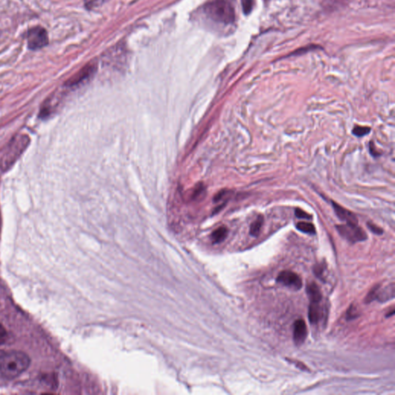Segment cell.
Listing matches in <instances>:
<instances>
[{"label": "cell", "mask_w": 395, "mask_h": 395, "mask_svg": "<svg viewBox=\"0 0 395 395\" xmlns=\"http://www.w3.org/2000/svg\"><path fill=\"white\" fill-rule=\"evenodd\" d=\"M105 1V0H85V5L87 7L91 9V8L96 7L100 4L103 3Z\"/></svg>", "instance_id": "22"}, {"label": "cell", "mask_w": 395, "mask_h": 395, "mask_svg": "<svg viewBox=\"0 0 395 395\" xmlns=\"http://www.w3.org/2000/svg\"><path fill=\"white\" fill-rule=\"evenodd\" d=\"M30 143V137L26 134H17L12 139L0 159V168L2 172H7L13 167Z\"/></svg>", "instance_id": "2"}, {"label": "cell", "mask_w": 395, "mask_h": 395, "mask_svg": "<svg viewBox=\"0 0 395 395\" xmlns=\"http://www.w3.org/2000/svg\"><path fill=\"white\" fill-rule=\"evenodd\" d=\"M370 152L374 157L379 156L380 155V153L377 151L376 147H375V144L372 142H370Z\"/></svg>", "instance_id": "24"}, {"label": "cell", "mask_w": 395, "mask_h": 395, "mask_svg": "<svg viewBox=\"0 0 395 395\" xmlns=\"http://www.w3.org/2000/svg\"><path fill=\"white\" fill-rule=\"evenodd\" d=\"M380 287L377 291L375 300L384 303L394 298V296H395V286H394V284L388 286V287H385L382 289H380Z\"/></svg>", "instance_id": "11"}, {"label": "cell", "mask_w": 395, "mask_h": 395, "mask_svg": "<svg viewBox=\"0 0 395 395\" xmlns=\"http://www.w3.org/2000/svg\"><path fill=\"white\" fill-rule=\"evenodd\" d=\"M313 272L319 279L323 280V274H324V267L321 264L316 265L314 268H313Z\"/></svg>", "instance_id": "19"}, {"label": "cell", "mask_w": 395, "mask_h": 395, "mask_svg": "<svg viewBox=\"0 0 395 395\" xmlns=\"http://www.w3.org/2000/svg\"><path fill=\"white\" fill-rule=\"evenodd\" d=\"M307 337V328L304 320L299 319L295 321L293 329V341L296 346H300L305 342Z\"/></svg>", "instance_id": "8"}, {"label": "cell", "mask_w": 395, "mask_h": 395, "mask_svg": "<svg viewBox=\"0 0 395 395\" xmlns=\"http://www.w3.org/2000/svg\"><path fill=\"white\" fill-rule=\"evenodd\" d=\"M209 19L222 24H231L235 21V10L227 0H213L204 7Z\"/></svg>", "instance_id": "3"}, {"label": "cell", "mask_w": 395, "mask_h": 395, "mask_svg": "<svg viewBox=\"0 0 395 395\" xmlns=\"http://www.w3.org/2000/svg\"><path fill=\"white\" fill-rule=\"evenodd\" d=\"M367 227L371 230L372 233H375L376 235H381L383 234V230L381 228L378 227V226H376L375 224L372 223V222H367Z\"/></svg>", "instance_id": "21"}, {"label": "cell", "mask_w": 395, "mask_h": 395, "mask_svg": "<svg viewBox=\"0 0 395 395\" xmlns=\"http://www.w3.org/2000/svg\"><path fill=\"white\" fill-rule=\"evenodd\" d=\"M358 317V313H356V309L354 308V305H351L347 310V320H352V319L356 318Z\"/></svg>", "instance_id": "23"}, {"label": "cell", "mask_w": 395, "mask_h": 395, "mask_svg": "<svg viewBox=\"0 0 395 395\" xmlns=\"http://www.w3.org/2000/svg\"><path fill=\"white\" fill-rule=\"evenodd\" d=\"M277 282L283 284L285 287H289L291 289H301L303 287V282L301 278L298 275L289 270L282 271L277 276Z\"/></svg>", "instance_id": "7"}, {"label": "cell", "mask_w": 395, "mask_h": 395, "mask_svg": "<svg viewBox=\"0 0 395 395\" xmlns=\"http://www.w3.org/2000/svg\"><path fill=\"white\" fill-rule=\"evenodd\" d=\"M323 315V310L319 303L310 302L308 310V318L309 322L313 324H317L319 321H321Z\"/></svg>", "instance_id": "10"}, {"label": "cell", "mask_w": 395, "mask_h": 395, "mask_svg": "<svg viewBox=\"0 0 395 395\" xmlns=\"http://www.w3.org/2000/svg\"><path fill=\"white\" fill-rule=\"evenodd\" d=\"M306 293L309 296L310 302L320 303L322 300V293L317 284L311 282L306 286Z\"/></svg>", "instance_id": "12"}, {"label": "cell", "mask_w": 395, "mask_h": 395, "mask_svg": "<svg viewBox=\"0 0 395 395\" xmlns=\"http://www.w3.org/2000/svg\"><path fill=\"white\" fill-rule=\"evenodd\" d=\"M332 205H333L336 215H338L340 219L344 221L346 223L358 224V218L354 213L342 207L339 204L336 203L335 201H332Z\"/></svg>", "instance_id": "9"}, {"label": "cell", "mask_w": 395, "mask_h": 395, "mask_svg": "<svg viewBox=\"0 0 395 395\" xmlns=\"http://www.w3.org/2000/svg\"><path fill=\"white\" fill-rule=\"evenodd\" d=\"M295 215H296L297 218H302V219H311L312 218L310 215L308 214L306 212H304L302 209H299V208L295 210Z\"/></svg>", "instance_id": "20"}, {"label": "cell", "mask_w": 395, "mask_h": 395, "mask_svg": "<svg viewBox=\"0 0 395 395\" xmlns=\"http://www.w3.org/2000/svg\"><path fill=\"white\" fill-rule=\"evenodd\" d=\"M370 131H371V128L369 127H361V126H356V127H354V130H353V134L355 135V136L360 137L364 136V135H367V134H369Z\"/></svg>", "instance_id": "16"}, {"label": "cell", "mask_w": 395, "mask_h": 395, "mask_svg": "<svg viewBox=\"0 0 395 395\" xmlns=\"http://www.w3.org/2000/svg\"><path fill=\"white\" fill-rule=\"evenodd\" d=\"M380 285H376L375 286L374 288L370 290L369 293L367 294V297L365 299V302L366 304H369V303L372 302L374 300H375V297H376V293L377 289H378L379 287H380Z\"/></svg>", "instance_id": "17"}, {"label": "cell", "mask_w": 395, "mask_h": 395, "mask_svg": "<svg viewBox=\"0 0 395 395\" xmlns=\"http://www.w3.org/2000/svg\"><path fill=\"white\" fill-rule=\"evenodd\" d=\"M6 330H5V328H4L3 326H2V325L0 324V343H1V342H2V341H3L4 339H5V338H6Z\"/></svg>", "instance_id": "25"}, {"label": "cell", "mask_w": 395, "mask_h": 395, "mask_svg": "<svg viewBox=\"0 0 395 395\" xmlns=\"http://www.w3.org/2000/svg\"><path fill=\"white\" fill-rule=\"evenodd\" d=\"M296 228H297V230H300V232L306 233V234L314 235L316 233L315 227H314L313 224L310 223V222H298V223L296 224Z\"/></svg>", "instance_id": "15"}, {"label": "cell", "mask_w": 395, "mask_h": 395, "mask_svg": "<svg viewBox=\"0 0 395 395\" xmlns=\"http://www.w3.org/2000/svg\"><path fill=\"white\" fill-rule=\"evenodd\" d=\"M243 11L246 14H250L252 10L253 1L252 0H242Z\"/></svg>", "instance_id": "18"}, {"label": "cell", "mask_w": 395, "mask_h": 395, "mask_svg": "<svg viewBox=\"0 0 395 395\" xmlns=\"http://www.w3.org/2000/svg\"><path fill=\"white\" fill-rule=\"evenodd\" d=\"M227 228L225 227V226H222V227L217 229L216 230H215L214 233H213V235H212V238H213V242H214L215 243H218V242H221L225 240V239L227 237Z\"/></svg>", "instance_id": "14"}, {"label": "cell", "mask_w": 395, "mask_h": 395, "mask_svg": "<svg viewBox=\"0 0 395 395\" xmlns=\"http://www.w3.org/2000/svg\"><path fill=\"white\" fill-rule=\"evenodd\" d=\"M263 222H264V218H263L262 215H258L256 219L251 224L250 226V235L252 236L257 237L261 231L262 227H263Z\"/></svg>", "instance_id": "13"}, {"label": "cell", "mask_w": 395, "mask_h": 395, "mask_svg": "<svg viewBox=\"0 0 395 395\" xmlns=\"http://www.w3.org/2000/svg\"><path fill=\"white\" fill-rule=\"evenodd\" d=\"M26 37L29 49L32 51L43 48L49 43L48 34L42 26H34L29 30Z\"/></svg>", "instance_id": "5"}, {"label": "cell", "mask_w": 395, "mask_h": 395, "mask_svg": "<svg viewBox=\"0 0 395 395\" xmlns=\"http://www.w3.org/2000/svg\"><path fill=\"white\" fill-rule=\"evenodd\" d=\"M30 359L21 351H10L0 357V375L4 378L13 379L28 369Z\"/></svg>", "instance_id": "1"}, {"label": "cell", "mask_w": 395, "mask_h": 395, "mask_svg": "<svg viewBox=\"0 0 395 395\" xmlns=\"http://www.w3.org/2000/svg\"><path fill=\"white\" fill-rule=\"evenodd\" d=\"M340 235L349 242L355 243L367 239V233L356 223H346L336 226Z\"/></svg>", "instance_id": "4"}, {"label": "cell", "mask_w": 395, "mask_h": 395, "mask_svg": "<svg viewBox=\"0 0 395 395\" xmlns=\"http://www.w3.org/2000/svg\"><path fill=\"white\" fill-rule=\"evenodd\" d=\"M95 71V66L88 64L83 67L82 69L77 72L76 74L73 75V77H71L69 80H67V82L65 83V87L72 88L80 86V84H82L91 77Z\"/></svg>", "instance_id": "6"}]
</instances>
